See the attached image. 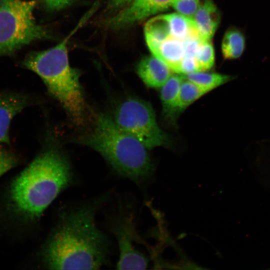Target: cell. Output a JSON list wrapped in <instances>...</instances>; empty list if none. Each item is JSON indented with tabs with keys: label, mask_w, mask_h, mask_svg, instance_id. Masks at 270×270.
<instances>
[{
	"label": "cell",
	"mask_w": 270,
	"mask_h": 270,
	"mask_svg": "<svg viewBox=\"0 0 270 270\" xmlns=\"http://www.w3.org/2000/svg\"><path fill=\"white\" fill-rule=\"evenodd\" d=\"M76 28L54 46L29 54L23 64L37 74L49 92L60 104L72 120L77 124L84 122L86 103L80 82L78 70L71 67L68 43Z\"/></svg>",
	"instance_id": "obj_4"
},
{
	"label": "cell",
	"mask_w": 270,
	"mask_h": 270,
	"mask_svg": "<svg viewBox=\"0 0 270 270\" xmlns=\"http://www.w3.org/2000/svg\"><path fill=\"white\" fill-rule=\"evenodd\" d=\"M82 142L100 153L119 174L136 183L148 181L154 174L148 149L108 115L98 116L93 130Z\"/></svg>",
	"instance_id": "obj_3"
},
{
	"label": "cell",
	"mask_w": 270,
	"mask_h": 270,
	"mask_svg": "<svg viewBox=\"0 0 270 270\" xmlns=\"http://www.w3.org/2000/svg\"><path fill=\"white\" fill-rule=\"evenodd\" d=\"M193 20L202 38L211 40L220 22V12L212 0H204Z\"/></svg>",
	"instance_id": "obj_12"
},
{
	"label": "cell",
	"mask_w": 270,
	"mask_h": 270,
	"mask_svg": "<svg viewBox=\"0 0 270 270\" xmlns=\"http://www.w3.org/2000/svg\"><path fill=\"white\" fill-rule=\"evenodd\" d=\"M154 56L165 63L173 73L180 74L185 56L184 41L170 36L161 44Z\"/></svg>",
	"instance_id": "obj_14"
},
{
	"label": "cell",
	"mask_w": 270,
	"mask_h": 270,
	"mask_svg": "<svg viewBox=\"0 0 270 270\" xmlns=\"http://www.w3.org/2000/svg\"><path fill=\"white\" fill-rule=\"evenodd\" d=\"M185 78L210 91L232 80V76L208 71H200L184 75Z\"/></svg>",
	"instance_id": "obj_17"
},
{
	"label": "cell",
	"mask_w": 270,
	"mask_h": 270,
	"mask_svg": "<svg viewBox=\"0 0 270 270\" xmlns=\"http://www.w3.org/2000/svg\"><path fill=\"white\" fill-rule=\"evenodd\" d=\"M167 15L169 20L171 36L184 41L191 37H200L193 19L177 12Z\"/></svg>",
	"instance_id": "obj_16"
},
{
	"label": "cell",
	"mask_w": 270,
	"mask_h": 270,
	"mask_svg": "<svg viewBox=\"0 0 270 270\" xmlns=\"http://www.w3.org/2000/svg\"><path fill=\"white\" fill-rule=\"evenodd\" d=\"M136 72L146 86L155 89H160L173 73L165 63L152 54L140 60Z\"/></svg>",
	"instance_id": "obj_10"
},
{
	"label": "cell",
	"mask_w": 270,
	"mask_h": 270,
	"mask_svg": "<svg viewBox=\"0 0 270 270\" xmlns=\"http://www.w3.org/2000/svg\"><path fill=\"white\" fill-rule=\"evenodd\" d=\"M144 35L149 50L154 56L161 44L170 36L168 15H159L150 19L145 24Z\"/></svg>",
	"instance_id": "obj_13"
},
{
	"label": "cell",
	"mask_w": 270,
	"mask_h": 270,
	"mask_svg": "<svg viewBox=\"0 0 270 270\" xmlns=\"http://www.w3.org/2000/svg\"><path fill=\"white\" fill-rule=\"evenodd\" d=\"M34 0H0V56L30 42L48 38V31L34 16Z\"/></svg>",
	"instance_id": "obj_5"
},
{
	"label": "cell",
	"mask_w": 270,
	"mask_h": 270,
	"mask_svg": "<svg viewBox=\"0 0 270 270\" xmlns=\"http://www.w3.org/2000/svg\"><path fill=\"white\" fill-rule=\"evenodd\" d=\"M246 48V38L244 33L236 28L227 30L221 44V50L224 60H236L243 54Z\"/></svg>",
	"instance_id": "obj_15"
},
{
	"label": "cell",
	"mask_w": 270,
	"mask_h": 270,
	"mask_svg": "<svg viewBox=\"0 0 270 270\" xmlns=\"http://www.w3.org/2000/svg\"><path fill=\"white\" fill-rule=\"evenodd\" d=\"M210 92L184 77L180 90L178 108V116L190 105Z\"/></svg>",
	"instance_id": "obj_18"
},
{
	"label": "cell",
	"mask_w": 270,
	"mask_h": 270,
	"mask_svg": "<svg viewBox=\"0 0 270 270\" xmlns=\"http://www.w3.org/2000/svg\"><path fill=\"white\" fill-rule=\"evenodd\" d=\"M134 0H107L110 8L120 10L128 6Z\"/></svg>",
	"instance_id": "obj_23"
},
{
	"label": "cell",
	"mask_w": 270,
	"mask_h": 270,
	"mask_svg": "<svg viewBox=\"0 0 270 270\" xmlns=\"http://www.w3.org/2000/svg\"><path fill=\"white\" fill-rule=\"evenodd\" d=\"M18 163V159L13 152L4 148L0 149V177Z\"/></svg>",
	"instance_id": "obj_21"
},
{
	"label": "cell",
	"mask_w": 270,
	"mask_h": 270,
	"mask_svg": "<svg viewBox=\"0 0 270 270\" xmlns=\"http://www.w3.org/2000/svg\"><path fill=\"white\" fill-rule=\"evenodd\" d=\"M174 0H134L107 22V26L120 29L132 26L146 18L165 10Z\"/></svg>",
	"instance_id": "obj_8"
},
{
	"label": "cell",
	"mask_w": 270,
	"mask_h": 270,
	"mask_svg": "<svg viewBox=\"0 0 270 270\" xmlns=\"http://www.w3.org/2000/svg\"><path fill=\"white\" fill-rule=\"evenodd\" d=\"M184 78V74H172L160 88V98L164 120L171 124L175 125L178 114V102L180 87Z\"/></svg>",
	"instance_id": "obj_11"
},
{
	"label": "cell",
	"mask_w": 270,
	"mask_h": 270,
	"mask_svg": "<svg viewBox=\"0 0 270 270\" xmlns=\"http://www.w3.org/2000/svg\"><path fill=\"white\" fill-rule=\"evenodd\" d=\"M113 120L148 150L168 148L172 144L169 136L160 127L152 106L144 100L136 98L125 100L116 108Z\"/></svg>",
	"instance_id": "obj_6"
},
{
	"label": "cell",
	"mask_w": 270,
	"mask_h": 270,
	"mask_svg": "<svg viewBox=\"0 0 270 270\" xmlns=\"http://www.w3.org/2000/svg\"><path fill=\"white\" fill-rule=\"evenodd\" d=\"M111 229L116 238L120 250L117 264L119 270H144L148 266L147 258L136 250L134 242H142L136 232L132 214L126 212L116 216Z\"/></svg>",
	"instance_id": "obj_7"
},
{
	"label": "cell",
	"mask_w": 270,
	"mask_h": 270,
	"mask_svg": "<svg viewBox=\"0 0 270 270\" xmlns=\"http://www.w3.org/2000/svg\"><path fill=\"white\" fill-rule=\"evenodd\" d=\"M195 58L198 71H208L214 65L215 54L213 45L210 40H202L196 54Z\"/></svg>",
	"instance_id": "obj_19"
},
{
	"label": "cell",
	"mask_w": 270,
	"mask_h": 270,
	"mask_svg": "<svg viewBox=\"0 0 270 270\" xmlns=\"http://www.w3.org/2000/svg\"><path fill=\"white\" fill-rule=\"evenodd\" d=\"M72 180L67 158L57 149L48 148L38 154L14 180L10 198L20 212L36 218Z\"/></svg>",
	"instance_id": "obj_2"
},
{
	"label": "cell",
	"mask_w": 270,
	"mask_h": 270,
	"mask_svg": "<svg viewBox=\"0 0 270 270\" xmlns=\"http://www.w3.org/2000/svg\"><path fill=\"white\" fill-rule=\"evenodd\" d=\"M76 0H42L44 7L51 11L61 10Z\"/></svg>",
	"instance_id": "obj_22"
},
{
	"label": "cell",
	"mask_w": 270,
	"mask_h": 270,
	"mask_svg": "<svg viewBox=\"0 0 270 270\" xmlns=\"http://www.w3.org/2000/svg\"><path fill=\"white\" fill-rule=\"evenodd\" d=\"M30 102V98L24 94L0 92V144H10L9 130L12 120Z\"/></svg>",
	"instance_id": "obj_9"
},
{
	"label": "cell",
	"mask_w": 270,
	"mask_h": 270,
	"mask_svg": "<svg viewBox=\"0 0 270 270\" xmlns=\"http://www.w3.org/2000/svg\"><path fill=\"white\" fill-rule=\"evenodd\" d=\"M200 4V0H174L171 6L177 13L193 19Z\"/></svg>",
	"instance_id": "obj_20"
},
{
	"label": "cell",
	"mask_w": 270,
	"mask_h": 270,
	"mask_svg": "<svg viewBox=\"0 0 270 270\" xmlns=\"http://www.w3.org/2000/svg\"><path fill=\"white\" fill-rule=\"evenodd\" d=\"M98 203L86 204L62 213L44 250L48 268L96 270L107 262L110 242L95 223Z\"/></svg>",
	"instance_id": "obj_1"
}]
</instances>
